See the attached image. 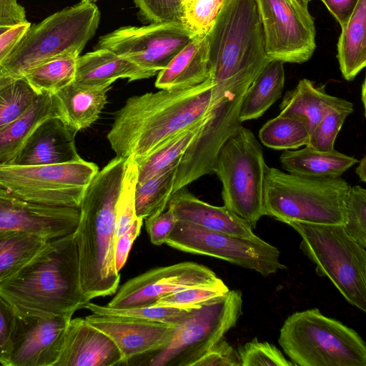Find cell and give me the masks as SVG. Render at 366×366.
I'll use <instances>...</instances> for the list:
<instances>
[{
  "label": "cell",
  "mask_w": 366,
  "mask_h": 366,
  "mask_svg": "<svg viewBox=\"0 0 366 366\" xmlns=\"http://www.w3.org/2000/svg\"><path fill=\"white\" fill-rule=\"evenodd\" d=\"M341 27L337 59L342 77L352 81L366 66V0H358Z\"/></svg>",
  "instance_id": "cell-29"
},
{
  "label": "cell",
  "mask_w": 366,
  "mask_h": 366,
  "mask_svg": "<svg viewBox=\"0 0 366 366\" xmlns=\"http://www.w3.org/2000/svg\"><path fill=\"white\" fill-rule=\"evenodd\" d=\"M83 159L46 165H0V187L31 203L79 207L84 192L99 171Z\"/></svg>",
  "instance_id": "cell-12"
},
{
  "label": "cell",
  "mask_w": 366,
  "mask_h": 366,
  "mask_svg": "<svg viewBox=\"0 0 366 366\" xmlns=\"http://www.w3.org/2000/svg\"><path fill=\"white\" fill-rule=\"evenodd\" d=\"M267 166L260 143L249 129L242 126L221 147L214 168L222 185L224 206L253 229L265 215Z\"/></svg>",
  "instance_id": "cell-10"
},
{
  "label": "cell",
  "mask_w": 366,
  "mask_h": 366,
  "mask_svg": "<svg viewBox=\"0 0 366 366\" xmlns=\"http://www.w3.org/2000/svg\"><path fill=\"white\" fill-rule=\"evenodd\" d=\"M224 0H191L182 7L179 21L193 36L208 34Z\"/></svg>",
  "instance_id": "cell-38"
},
{
  "label": "cell",
  "mask_w": 366,
  "mask_h": 366,
  "mask_svg": "<svg viewBox=\"0 0 366 366\" xmlns=\"http://www.w3.org/2000/svg\"><path fill=\"white\" fill-rule=\"evenodd\" d=\"M228 290L225 285L190 287L165 296L152 305L192 310L224 295Z\"/></svg>",
  "instance_id": "cell-41"
},
{
  "label": "cell",
  "mask_w": 366,
  "mask_h": 366,
  "mask_svg": "<svg viewBox=\"0 0 366 366\" xmlns=\"http://www.w3.org/2000/svg\"><path fill=\"white\" fill-rule=\"evenodd\" d=\"M109 336L120 350L125 365L132 359L157 351L172 338L174 326L128 317L92 314L84 317Z\"/></svg>",
  "instance_id": "cell-19"
},
{
  "label": "cell",
  "mask_w": 366,
  "mask_h": 366,
  "mask_svg": "<svg viewBox=\"0 0 366 366\" xmlns=\"http://www.w3.org/2000/svg\"><path fill=\"white\" fill-rule=\"evenodd\" d=\"M74 232L49 240L18 273L0 283V295L16 315L72 317L89 302L81 288Z\"/></svg>",
  "instance_id": "cell-3"
},
{
  "label": "cell",
  "mask_w": 366,
  "mask_h": 366,
  "mask_svg": "<svg viewBox=\"0 0 366 366\" xmlns=\"http://www.w3.org/2000/svg\"><path fill=\"white\" fill-rule=\"evenodd\" d=\"M365 90H366V86H365V79L362 84V89H361V99H362V104H363V107H364L365 110V105H366L365 104V100H366Z\"/></svg>",
  "instance_id": "cell-52"
},
{
  "label": "cell",
  "mask_w": 366,
  "mask_h": 366,
  "mask_svg": "<svg viewBox=\"0 0 366 366\" xmlns=\"http://www.w3.org/2000/svg\"><path fill=\"white\" fill-rule=\"evenodd\" d=\"M301 237L300 249L352 305L366 312V250L342 224L287 223Z\"/></svg>",
  "instance_id": "cell-8"
},
{
  "label": "cell",
  "mask_w": 366,
  "mask_h": 366,
  "mask_svg": "<svg viewBox=\"0 0 366 366\" xmlns=\"http://www.w3.org/2000/svg\"><path fill=\"white\" fill-rule=\"evenodd\" d=\"M282 167L287 173L308 177H339L358 163L352 156L335 149L319 151L309 146L300 149L285 150L280 157Z\"/></svg>",
  "instance_id": "cell-28"
},
{
  "label": "cell",
  "mask_w": 366,
  "mask_h": 366,
  "mask_svg": "<svg viewBox=\"0 0 366 366\" xmlns=\"http://www.w3.org/2000/svg\"><path fill=\"white\" fill-rule=\"evenodd\" d=\"M278 342L295 365L366 366V346L358 333L317 308L288 317Z\"/></svg>",
  "instance_id": "cell-6"
},
{
  "label": "cell",
  "mask_w": 366,
  "mask_h": 366,
  "mask_svg": "<svg viewBox=\"0 0 366 366\" xmlns=\"http://www.w3.org/2000/svg\"><path fill=\"white\" fill-rule=\"evenodd\" d=\"M167 208L177 221L234 236L255 238L252 227L229 211L203 202L183 187L173 193Z\"/></svg>",
  "instance_id": "cell-22"
},
{
  "label": "cell",
  "mask_w": 366,
  "mask_h": 366,
  "mask_svg": "<svg viewBox=\"0 0 366 366\" xmlns=\"http://www.w3.org/2000/svg\"><path fill=\"white\" fill-rule=\"evenodd\" d=\"M350 188L341 177H302L267 166L263 192L265 215L286 224L342 225Z\"/></svg>",
  "instance_id": "cell-5"
},
{
  "label": "cell",
  "mask_w": 366,
  "mask_h": 366,
  "mask_svg": "<svg viewBox=\"0 0 366 366\" xmlns=\"http://www.w3.org/2000/svg\"><path fill=\"white\" fill-rule=\"evenodd\" d=\"M16 317L13 307L0 295V363L4 366L9 365Z\"/></svg>",
  "instance_id": "cell-45"
},
{
  "label": "cell",
  "mask_w": 366,
  "mask_h": 366,
  "mask_svg": "<svg viewBox=\"0 0 366 366\" xmlns=\"http://www.w3.org/2000/svg\"><path fill=\"white\" fill-rule=\"evenodd\" d=\"M31 23L29 21L17 24L0 35V66L10 55Z\"/></svg>",
  "instance_id": "cell-49"
},
{
  "label": "cell",
  "mask_w": 366,
  "mask_h": 366,
  "mask_svg": "<svg viewBox=\"0 0 366 366\" xmlns=\"http://www.w3.org/2000/svg\"><path fill=\"white\" fill-rule=\"evenodd\" d=\"M92 314L112 315L140 319L177 327L193 310L172 307L147 305L132 308L117 309L88 302L84 307Z\"/></svg>",
  "instance_id": "cell-36"
},
{
  "label": "cell",
  "mask_w": 366,
  "mask_h": 366,
  "mask_svg": "<svg viewBox=\"0 0 366 366\" xmlns=\"http://www.w3.org/2000/svg\"><path fill=\"white\" fill-rule=\"evenodd\" d=\"M71 318L16 315L8 366H55Z\"/></svg>",
  "instance_id": "cell-17"
},
{
  "label": "cell",
  "mask_w": 366,
  "mask_h": 366,
  "mask_svg": "<svg viewBox=\"0 0 366 366\" xmlns=\"http://www.w3.org/2000/svg\"><path fill=\"white\" fill-rule=\"evenodd\" d=\"M28 21L24 8L18 0H0V26L13 27Z\"/></svg>",
  "instance_id": "cell-48"
},
{
  "label": "cell",
  "mask_w": 366,
  "mask_h": 366,
  "mask_svg": "<svg viewBox=\"0 0 366 366\" xmlns=\"http://www.w3.org/2000/svg\"><path fill=\"white\" fill-rule=\"evenodd\" d=\"M97 0H81V1H85V2H95Z\"/></svg>",
  "instance_id": "cell-56"
},
{
  "label": "cell",
  "mask_w": 366,
  "mask_h": 366,
  "mask_svg": "<svg viewBox=\"0 0 366 366\" xmlns=\"http://www.w3.org/2000/svg\"><path fill=\"white\" fill-rule=\"evenodd\" d=\"M352 105V103L346 99L327 94L325 85L317 86L314 81L302 79L285 94L279 115L300 120L311 133L328 112Z\"/></svg>",
  "instance_id": "cell-25"
},
{
  "label": "cell",
  "mask_w": 366,
  "mask_h": 366,
  "mask_svg": "<svg viewBox=\"0 0 366 366\" xmlns=\"http://www.w3.org/2000/svg\"><path fill=\"white\" fill-rule=\"evenodd\" d=\"M99 21L100 11L95 4L81 1L31 25L0 66V90L51 59L79 56L94 36Z\"/></svg>",
  "instance_id": "cell-4"
},
{
  "label": "cell",
  "mask_w": 366,
  "mask_h": 366,
  "mask_svg": "<svg viewBox=\"0 0 366 366\" xmlns=\"http://www.w3.org/2000/svg\"><path fill=\"white\" fill-rule=\"evenodd\" d=\"M209 78V34L193 36L157 74L155 86L179 89L199 85Z\"/></svg>",
  "instance_id": "cell-23"
},
{
  "label": "cell",
  "mask_w": 366,
  "mask_h": 366,
  "mask_svg": "<svg viewBox=\"0 0 366 366\" xmlns=\"http://www.w3.org/2000/svg\"><path fill=\"white\" fill-rule=\"evenodd\" d=\"M285 81L284 63L270 60L245 92L239 113L240 122L262 117L281 97Z\"/></svg>",
  "instance_id": "cell-30"
},
{
  "label": "cell",
  "mask_w": 366,
  "mask_h": 366,
  "mask_svg": "<svg viewBox=\"0 0 366 366\" xmlns=\"http://www.w3.org/2000/svg\"><path fill=\"white\" fill-rule=\"evenodd\" d=\"M270 60L254 0H224L209 33V78L219 83L260 72Z\"/></svg>",
  "instance_id": "cell-7"
},
{
  "label": "cell",
  "mask_w": 366,
  "mask_h": 366,
  "mask_svg": "<svg viewBox=\"0 0 366 366\" xmlns=\"http://www.w3.org/2000/svg\"><path fill=\"white\" fill-rule=\"evenodd\" d=\"M189 1L191 0H180V2H181V4H182V6L183 5H184L185 4H187V2H189Z\"/></svg>",
  "instance_id": "cell-55"
},
{
  "label": "cell",
  "mask_w": 366,
  "mask_h": 366,
  "mask_svg": "<svg viewBox=\"0 0 366 366\" xmlns=\"http://www.w3.org/2000/svg\"><path fill=\"white\" fill-rule=\"evenodd\" d=\"M207 114L201 121L163 142L144 158L135 162L138 169L137 184L145 182L167 167L179 162L204 124Z\"/></svg>",
  "instance_id": "cell-32"
},
{
  "label": "cell",
  "mask_w": 366,
  "mask_h": 366,
  "mask_svg": "<svg viewBox=\"0 0 366 366\" xmlns=\"http://www.w3.org/2000/svg\"><path fill=\"white\" fill-rule=\"evenodd\" d=\"M356 167L355 173L358 176L360 180L362 182H366V157L364 156Z\"/></svg>",
  "instance_id": "cell-51"
},
{
  "label": "cell",
  "mask_w": 366,
  "mask_h": 366,
  "mask_svg": "<svg viewBox=\"0 0 366 366\" xmlns=\"http://www.w3.org/2000/svg\"><path fill=\"white\" fill-rule=\"evenodd\" d=\"M79 216V207L31 203L0 187V230L26 232L50 240L74 233Z\"/></svg>",
  "instance_id": "cell-18"
},
{
  "label": "cell",
  "mask_w": 366,
  "mask_h": 366,
  "mask_svg": "<svg viewBox=\"0 0 366 366\" xmlns=\"http://www.w3.org/2000/svg\"><path fill=\"white\" fill-rule=\"evenodd\" d=\"M48 241L26 232L0 230V283L18 273L46 247Z\"/></svg>",
  "instance_id": "cell-31"
},
{
  "label": "cell",
  "mask_w": 366,
  "mask_h": 366,
  "mask_svg": "<svg viewBox=\"0 0 366 366\" xmlns=\"http://www.w3.org/2000/svg\"><path fill=\"white\" fill-rule=\"evenodd\" d=\"M193 366H242V363L237 350L222 339L201 357Z\"/></svg>",
  "instance_id": "cell-44"
},
{
  "label": "cell",
  "mask_w": 366,
  "mask_h": 366,
  "mask_svg": "<svg viewBox=\"0 0 366 366\" xmlns=\"http://www.w3.org/2000/svg\"><path fill=\"white\" fill-rule=\"evenodd\" d=\"M242 366H294L282 352L267 342H260L254 338L237 350Z\"/></svg>",
  "instance_id": "cell-42"
},
{
  "label": "cell",
  "mask_w": 366,
  "mask_h": 366,
  "mask_svg": "<svg viewBox=\"0 0 366 366\" xmlns=\"http://www.w3.org/2000/svg\"><path fill=\"white\" fill-rule=\"evenodd\" d=\"M78 131L59 117L41 124L10 164L46 165L82 159L77 152Z\"/></svg>",
  "instance_id": "cell-21"
},
{
  "label": "cell",
  "mask_w": 366,
  "mask_h": 366,
  "mask_svg": "<svg viewBox=\"0 0 366 366\" xmlns=\"http://www.w3.org/2000/svg\"><path fill=\"white\" fill-rule=\"evenodd\" d=\"M239 290H228L193 309L174 330L169 342L153 354L150 366H193L224 335L235 327L242 314Z\"/></svg>",
  "instance_id": "cell-11"
},
{
  "label": "cell",
  "mask_w": 366,
  "mask_h": 366,
  "mask_svg": "<svg viewBox=\"0 0 366 366\" xmlns=\"http://www.w3.org/2000/svg\"><path fill=\"white\" fill-rule=\"evenodd\" d=\"M346 233L366 249V190L359 185L350 186L345 204Z\"/></svg>",
  "instance_id": "cell-39"
},
{
  "label": "cell",
  "mask_w": 366,
  "mask_h": 366,
  "mask_svg": "<svg viewBox=\"0 0 366 366\" xmlns=\"http://www.w3.org/2000/svg\"><path fill=\"white\" fill-rule=\"evenodd\" d=\"M258 74L244 73L215 84L206 120L179 162L173 193L214 172L221 147L242 126L239 118L240 106Z\"/></svg>",
  "instance_id": "cell-9"
},
{
  "label": "cell",
  "mask_w": 366,
  "mask_h": 366,
  "mask_svg": "<svg viewBox=\"0 0 366 366\" xmlns=\"http://www.w3.org/2000/svg\"><path fill=\"white\" fill-rule=\"evenodd\" d=\"M11 27H8V26H0V35H1L2 34H4V32H6L7 30H9V29H11Z\"/></svg>",
  "instance_id": "cell-53"
},
{
  "label": "cell",
  "mask_w": 366,
  "mask_h": 366,
  "mask_svg": "<svg viewBox=\"0 0 366 366\" xmlns=\"http://www.w3.org/2000/svg\"><path fill=\"white\" fill-rule=\"evenodd\" d=\"M127 159L116 156L93 177L82 196L75 231L82 293L88 302L112 295L120 275L114 260L116 206Z\"/></svg>",
  "instance_id": "cell-2"
},
{
  "label": "cell",
  "mask_w": 366,
  "mask_h": 366,
  "mask_svg": "<svg viewBox=\"0 0 366 366\" xmlns=\"http://www.w3.org/2000/svg\"><path fill=\"white\" fill-rule=\"evenodd\" d=\"M110 87H91L74 81L53 93L61 119L78 132L90 127L107 104Z\"/></svg>",
  "instance_id": "cell-27"
},
{
  "label": "cell",
  "mask_w": 366,
  "mask_h": 366,
  "mask_svg": "<svg viewBox=\"0 0 366 366\" xmlns=\"http://www.w3.org/2000/svg\"><path fill=\"white\" fill-rule=\"evenodd\" d=\"M340 26L345 24L358 0H320Z\"/></svg>",
  "instance_id": "cell-50"
},
{
  "label": "cell",
  "mask_w": 366,
  "mask_h": 366,
  "mask_svg": "<svg viewBox=\"0 0 366 366\" xmlns=\"http://www.w3.org/2000/svg\"><path fill=\"white\" fill-rule=\"evenodd\" d=\"M143 219L137 217L129 229L117 237L114 243V260L118 272L124 266L132 246L141 232Z\"/></svg>",
  "instance_id": "cell-47"
},
{
  "label": "cell",
  "mask_w": 366,
  "mask_h": 366,
  "mask_svg": "<svg viewBox=\"0 0 366 366\" xmlns=\"http://www.w3.org/2000/svg\"><path fill=\"white\" fill-rule=\"evenodd\" d=\"M193 36L178 21L123 26L102 36L95 49H107L154 76Z\"/></svg>",
  "instance_id": "cell-15"
},
{
  "label": "cell",
  "mask_w": 366,
  "mask_h": 366,
  "mask_svg": "<svg viewBox=\"0 0 366 366\" xmlns=\"http://www.w3.org/2000/svg\"><path fill=\"white\" fill-rule=\"evenodd\" d=\"M153 75L107 49H95L76 59L74 82L91 87H111L119 79L134 81Z\"/></svg>",
  "instance_id": "cell-24"
},
{
  "label": "cell",
  "mask_w": 366,
  "mask_h": 366,
  "mask_svg": "<svg viewBox=\"0 0 366 366\" xmlns=\"http://www.w3.org/2000/svg\"><path fill=\"white\" fill-rule=\"evenodd\" d=\"M225 285L207 267L184 262L150 269L126 282L107 304L117 309L152 305L159 299L195 287Z\"/></svg>",
  "instance_id": "cell-16"
},
{
  "label": "cell",
  "mask_w": 366,
  "mask_h": 366,
  "mask_svg": "<svg viewBox=\"0 0 366 366\" xmlns=\"http://www.w3.org/2000/svg\"><path fill=\"white\" fill-rule=\"evenodd\" d=\"M77 57L66 55L51 59L29 70L24 77L38 94L54 93L74 81Z\"/></svg>",
  "instance_id": "cell-34"
},
{
  "label": "cell",
  "mask_w": 366,
  "mask_h": 366,
  "mask_svg": "<svg viewBox=\"0 0 366 366\" xmlns=\"http://www.w3.org/2000/svg\"><path fill=\"white\" fill-rule=\"evenodd\" d=\"M52 117L61 119L54 94L45 92L19 118L0 129V165L10 164L36 128Z\"/></svg>",
  "instance_id": "cell-26"
},
{
  "label": "cell",
  "mask_w": 366,
  "mask_h": 366,
  "mask_svg": "<svg viewBox=\"0 0 366 366\" xmlns=\"http://www.w3.org/2000/svg\"><path fill=\"white\" fill-rule=\"evenodd\" d=\"M165 244L184 252L221 259L263 276L285 268L280 250L258 236L242 237L177 221Z\"/></svg>",
  "instance_id": "cell-13"
},
{
  "label": "cell",
  "mask_w": 366,
  "mask_h": 366,
  "mask_svg": "<svg viewBox=\"0 0 366 366\" xmlns=\"http://www.w3.org/2000/svg\"><path fill=\"white\" fill-rule=\"evenodd\" d=\"M353 105L328 112L310 133L309 146L319 151L334 149L336 137L345 119L353 112Z\"/></svg>",
  "instance_id": "cell-40"
},
{
  "label": "cell",
  "mask_w": 366,
  "mask_h": 366,
  "mask_svg": "<svg viewBox=\"0 0 366 366\" xmlns=\"http://www.w3.org/2000/svg\"><path fill=\"white\" fill-rule=\"evenodd\" d=\"M24 77L0 90V129L23 114L39 96Z\"/></svg>",
  "instance_id": "cell-37"
},
{
  "label": "cell",
  "mask_w": 366,
  "mask_h": 366,
  "mask_svg": "<svg viewBox=\"0 0 366 366\" xmlns=\"http://www.w3.org/2000/svg\"><path fill=\"white\" fill-rule=\"evenodd\" d=\"M303 4L306 5V6H308L309 3L312 1V0H300Z\"/></svg>",
  "instance_id": "cell-54"
},
{
  "label": "cell",
  "mask_w": 366,
  "mask_h": 366,
  "mask_svg": "<svg viewBox=\"0 0 366 366\" xmlns=\"http://www.w3.org/2000/svg\"><path fill=\"white\" fill-rule=\"evenodd\" d=\"M216 83L160 89L127 99L114 114L107 139L116 156L134 162L173 135L204 119L212 107Z\"/></svg>",
  "instance_id": "cell-1"
},
{
  "label": "cell",
  "mask_w": 366,
  "mask_h": 366,
  "mask_svg": "<svg viewBox=\"0 0 366 366\" xmlns=\"http://www.w3.org/2000/svg\"><path fill=\"white\" fill-rule=\"evenodd\" d=\"M125 365L113 340L85 318L71 319L55 366Z\"/></svg>",
  "instance_id": "cell-20"
},
{
  "label": "cell",
  "mask_w": 366,
  "mask_h": 366,
  "mask_svg": "<svg viewBox=\"0 0 366 366\" xmlns=\"http://www.w3.org/2000/svg\"><path fill=\"white\" fill-rule=\"evenodd\" d=\"M269 60L302 64L316 49V29L308 6L300 0H254Z\"/></svg>",
  "instance_id": "cell-14"
},
{
  "label": "cell",
  "mask_w": 366,
  "mask_h": 366,
  "mask_svg": "<svg viewBox=\"0 0 366 366\" xmlns=\"http://www.w3.org/2000/svg\"><path fill=\"white\" fill-rule=\"evenodd\" d=\"M141 14L151 23L179 21L180 0H134Z\"/></svg>",
  "instance_id": "cell-43"
},
{
  "label": "cell",
  "mask_w": 366,
  "mask_h": 366,
  "mask_svg": "<svg viewBox=\"0 0 366 366\" xmlns=\"http://www.w3.org/2000/svg\"><path fill=\"white\" fill-rule=\"evenodd\" d=\"M145 219V227L150 241L155 245L165 243L177 222L174 213L169 208L159 214Z\"/></svg>",
  "instance_id": "cell-46"
},
{
  "label": "cell",
  "mask_w": 366,
  "mask_h": 366,
  "mask_svg": "<svg viewBox=\"0 0 366 366\" xmlns=\"http://www.w3.org/2000/svg\"><path fill=\"white\" fill-rule=\"evenodd\" d=\"M179 162L167 167L142 184H137L134 194L137 217L146 219L164 212L173 193Z\"/></svg>",
  "instance_id": "cell-33"
},
{
  "label": "cell",
  "mask_w": 366,
  "mask_h": 366,
  "mask_svg": "<svg viewBox=\"0 0 366 366\" xmlns=\"http://www.w3.org/2000/svg\"><path fill=\"white\" fill-rule=\"evenodd\" d=\"M310 132L300 120L278 115L267 121L259 132L262 144L277 150L297 149L309 144Z\"/></svg>",
  "instance_id": "cell-35"
}]
</instances>
